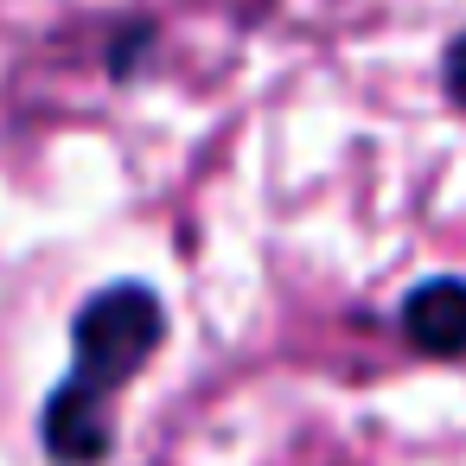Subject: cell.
I'll return each instance as SVG.
<instances>
[{
    "label": "cell",
    "mask_w": 466,
    "mask_h": 466,
    "mask_svg": "<svg viewBox=\"0 0 466 466\" xmlns=\"http://www.w3.org/2000/svg\"><path fill=\"white\" fill-rule=\"evenodd\" d=\"M147 58H154V20H128V26H116V33H109L103 65H109V77H116V84H135Z\"/></svg>",
    "instance_id": "obj_3"
},
{
    "label": "cell",
    "mask_w": 466,
    "mask_h": 466,
    "mask_svg": "<svg viewBox=\"0 0 466 466\" xmlns=\"http://www.w3.org/2000/svg\"><path fill=\"white\" fill-rule=\"evenodd\" d=\"M396 326L415 351L428 358H460L466 351V281L460 275H428L402 294Z\"/></svg>",
    "instance_id": "obj_2"
},
{
    "label": "cell",
    "mask_w": 466,
    "mask_h": 466,
    "mask_svg": "<svg viewBox=\"0 0 466 466\" xmlns=\"http://www.w3.org/2000/svg\"><path fill=\"white\" fill-rule=\"evenodd\" d=\"M167 345V300L154 281H103L71 313V364L39 402V447L52 466H103L116 453V396Z\"/></svg>",
    "instance_id": "obj_1"
},
{
    "label": "cell",
    "mask_w": 466,
    "mask_h": 466,
    "mask_svg": "<svg viewBox=\"0 0 466 466\" xmlns=\"http://www.w3.org/2000/svg\"><path fill=\"white\" fill-rule=\"evenodd\" d=\"M441 90L453 96V109H466V26L447 39V52H441Z\"/></svg>",
    "instance_id": "obj_4"
}]
</instances>
